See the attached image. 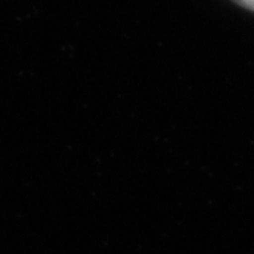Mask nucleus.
<instances>
[{"instance_id": "obj_1", "label": "nucleus", "mask_w": 254, "mask_h": 254, "mask_svg": "<svg viewBox=\"0 0 254 254\" xmlns=\"http://www.w3.org/2000/svg\"><path fill=\"white\" fill-rule=\"evenodd\" d=\"M233 2L239 3L241 6H244L250 11H254V0H233Z\"/></svg>"}]
</instances>
